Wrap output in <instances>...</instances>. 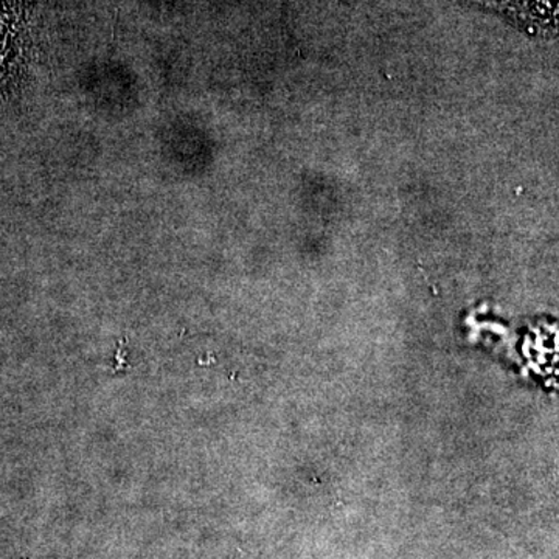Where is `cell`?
<instances>
[{
    "mask_svg": "<svg viewBox=\"0 0 559 559\" xmlns=\"http://www.w3.org/2000/svg\"><path fill=\"white\" fill-rule=\"evenodd\" d=\"M498 7L514 21L521 22L528 32L538 35L559 33V0H485Z\"/></svg>",
    "mask_w": 559,
    "mask_h": 559,
    "instance_id": "1",
    "label": "cell"
}]
</instances>
